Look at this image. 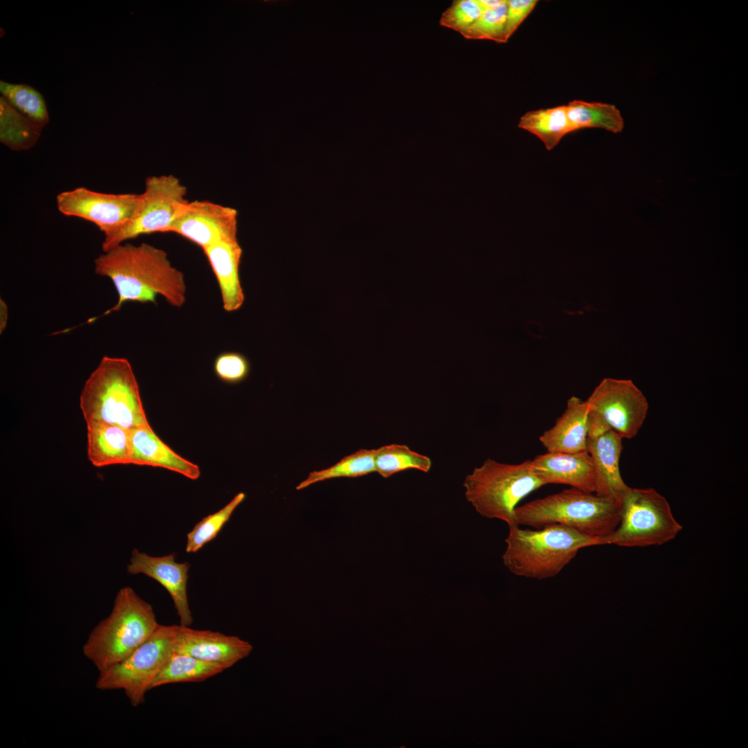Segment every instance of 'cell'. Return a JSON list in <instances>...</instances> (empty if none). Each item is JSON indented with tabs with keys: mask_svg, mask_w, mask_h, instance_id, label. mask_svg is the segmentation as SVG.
<instances>
[{
	"mask_svg": "<svg viewBox=\"0 0 748 748\" xmlns=\"http://www.w3.org/2000/svg\"><path fill=\"white\" fill-rule=\"evenodd\" d=\"M94 271L112 281L118 300L113 307L87 323L120 310L127 302L156 305L157 296L175 308H181L186 302L184 274L172 265L164 250L152 244L124 242L103 251L94 260Z\"/></svg>",
	"mask_w": 748,
	"mask_h": 748,
	"instance_id": "1",
	"label": "cell"
},
{
	"mask_svg": "<svg viewBox=\"0 0 748 748\" xmlns=\"http://www.w3.org/2000/svg\"><path fill=\"white\" fill-rule=\"evenodd\" d=\"M80 407L86 423L109 424L127 430L149 425L136 377L124 357L101 359L84 384Z\"/></svg>",
	"mask_w": 748,
	"mask_h": 748,
	"instance_id": "2",
	"label": "cell"
},
{
	"mask_svg": "<svg viewBox=\"0 0 748 748\" xmlns=\"http://www.w3.org/2000/svg\"><path fill=\"white\" fill-rule=\"evenodd\" d=\"M503 563L513 574L542 580L558 575L584 548L603 545L592 537L560 525L538 529L509 526Z\"/></svg>",
	"mask_w": 748,
	"mask_h": 748,
	"instance_id": "3",
	"label": "cell"
},
{
	"mask_svg": "<svg viewBox=\"0 0 748 748\" xmlns=\"http://www.w3.org/2000/svg\"><path fill=\"white\" fill-rule=\"evenodd\" d=\"M621 516V504L575 488L531 501L515 510L517 526L538 529L560 524L600 539L616 530Z\"/></svg>",
	"mask_w": 748,
	"mask_h": 748,
	"instance_id": "4",
	"label": "cell"
},
{
	"mask_svg": "<svg viewBox=\"0 0 748 748\" xmlns=\"http://www.w3.org/2000/svg\"><path fill=\"white\" fill-rule=\"evenodd\" d=\"M159 623L150 604L130 587L121 589L110 614L89 634L82 652L99 673L128 657Z\"/></svg>",
	"mask_w": 748,
	"mask_h": 748,
	"instance_id": "5",
	"label": "cell"
},
{
	"mask_svg": "<svg viewBox=\"0 0 748 748\" xmlns=\"http://www.w3.org/2000/svg\"><path fill=\"white\" fill-rule=\"evenodd\" d=\"M466 500L482 517L516 526L519 502L545 484L535 472L531 460L508 464L487 458L466 475L463 483Z\"/></svg>",
	"mask_w": 748,
	"mask_h": 748,
	"instance_id": "6",
	"label": "cell"
},
{
	"mask_svg": "<svg viewBox=\"0 0 748 748\" xmlns=\"http://www.w3.org/2000/svg\"><path fill=\"white\" fill-rule=\"evenodd\" d=\"M682 529L666 499L652 488H630L621 504L618 526L602 544L623 547L661 545Z\"/></svg>",
	"mask_w": 748,
	"mask_h": 748,
	"instance_id": "7",
	"label": "cell"
},
{
	"mask_svg": "<svg viewBox=\"0 0 748 748\" xmlns=\"http://www.w3.org/2000/svg\"><path fill=\"white\" fill-rule=\"evenodd\" d=\"M175 625L159 624L151 636L125 659L99 673L96 687L123 690L133 706L145 701L146 693L173 653Z\"/></svg>",
	"mask_w": 748,
	"mask_h": 748,
	"instance_id": "8",
	"label": "cell"
},
{
	"mask_svg": "<svg viewBox=\"0 0 748 748\" xmlns=\"http://www.w3.org/2000/svg\"><path fill=\"white\" fill-rule=\"evenodd\" d=\"M141 195L134 219L111 240L102 244L103 251L142 235L168 233L179 209L188 202L186 187L173 175L148 177Z\"/></svg>",
	"mask_w": 748,
	"mask_h": 748,
	"instance_id": "9",
	"label": "cell"
},
{
	"mask_svg": "<svg viewBox=\"0 0 748 748\" xmlns=\"http://www.w3.org/2000/svg\"><path fill=\"white\" fill-rule=\"evenodd\" d=\"M141 194L105 193L80 186L60 193L56 197L58 211L95 224L107 243L134 219L139 208Z\"/></svg>",
	"mask_w": 748,
	"mask_h": 748,
	"instance_id": "10",
	"label": "cell"
},
{
	"mask_svg": "<svg viewBox=\"0 0 748 748\" xmlns=\"http://www.w3.org/2000/svg\"><path fill=\"white\" fill-rule=\"evenodd\" d=\"M588 409L598 413L623 438H634L648 411L643 393L630 380L604 378L586 400Z\"/></svg>",
	"mask_w": 748,
	"mask_h": 748,
	"instance_id": "11",
	"label": "cell"
},
{
	"mask_svg": "<svg viewBox=\"0 0 748 748\" xmlns=\"http://www.w3.org/2000/svg\"><path fill=\"white\" fill-rule=\"evenodd\" d=\"M168 233L184 238L203 251L220 241L238 240V212L208 200L188 201L179 209Z\"/></svg>",
	"mask_w": 748,
	"mask_h": 748,
	"instance_id": "12",
	"label": "cell"
},
{
	"mask_svg": "<svg viewBox=\"0 0 748 748\" xmlns=\"http://www.w3.org/2000/svg\"><path fill=\"white\" fill-rule=\"evenodd\" d=\"M252 649L251 643L235 636L175 625L172 641L175 653L188 654L229 668L247 657Z\"/></svg>",
	"mask_w": 748,
	"mask_h": 748,
	"instance_id": "13",
	"label": "cell"
},
{
	"mask_svg": "<svg viewBox=\"0 0 748 748\" xmlns=\"http://www.w3.org/2000/svg\"><path fill=\"white\" fill-rule=\"evenodd\" d=\"M189 567L188 562H177L174 553L154 557L134 549L127 571L131 574H145L159 582L173 600L180 625L190 626L193 618L187 596Z\"/></svg>",
	"mask_w": 748,
	"mask_h": 748,
	"instance_id": "14",
	"label": "cell"
},
{
	"mask_svg": "<svg viewBox=\"0 0 748 748\" xmlns=\"http://www.w3.org/2000/svg\"><path fill=\"white\" fill-rule=\"evenodd\" d=\"M533 468L546 485L564 484L595 493L596 475L592 459L587 451L565 453L547 452L531 460Z\"/></svg>",
	"mask_w": 748,
	"mask_h": 748,
	"instance_id": "15",
	"label": "cell"
},
{
	"mask_svg": "<svg viewBox=\"0 0 748 748\" xmlns=\"http://www.w3.org/2000/svg\"><path fill=\"white\" fill-rule=\"evenodd\" d=\"M623 438L613 429L596 437L587 438V452L596 471L598 496L622 501L630 489L623 481L619 468Z\"/></svg>",
	"mask_w": 748,
	"mask_h": 748,
	"instance_id": "16",
	"label": "cell"
},
{
	"mask_svg": "<svg viewBox=\"0 0 748 748\" xmlns=\"http://www.w3.org/2000/svg\"><path fill=\"white\" fill-rule=\"evenodd\" d=\"M159 467L196 480L199 466L181 456L154 433L150 425L129 430V464Z\"/></svg>",
	"mask_w": 748,
	"mask_h": 748,
	"instance_id": "17",
	"label": "cell"
},
{
	"mask_svg": "<svg viewBox=\"0 0 748 748\" xmlns=\"http://www.w3.org/2000/svg\"><path fill=\"white\" fill-rule=\"evenodd\" d=\"M203 251L217 279L224 310L237 311L244 301L239 276L242 249L238 240L220 241Z\"/></svg>",
	"mask_w": 748,
	"mask_h": 748,
	"instance_id": "18",
	"label": "cell"
},
{
	"mask_svg": "<svg viewBox=\"0 0 748 748\" xmlns=\"http://www.w3.org/2000/svg\"><path fill=\"white\" fill-rule=\"evenodd\" d=\"M588 407L585 401L571 397L555 425L539 440L549 452L576 453L587 451Z\"/></svg>",
	"mask_w": 748,
	"mask_h": 748,
	"instance_id": "19",
	"label": "cell"
},
{
	"mask_svg": "<svg viewBox=\"0 0 748 748\" xmlns=\"http://www.w3.org/2000/svg\"><path fill=\"white\" fill-rule=\"evenodd\" d=\"M87 452L95 467L129 464V430L117 425L87 423Z\"/></svg>",
	"mask_w": 748,
	"mask_h": 748,
	"instance_id": "20",
	"label": "cell"
},
{
	"mask_svg": "<svg viewBox=\"0 0 748 748\" xmlns=\"http://www.w3.org/2000/svg\"><path fill=\"white\" fill-rule=\"evenodd\" d=\"M518 127L536 136L547 150H551L568 134L575 132L567 114L566 105L533 110L522 115Z\"/></svg>",
	"mask_w": 748,
	"mask_h": 748,
	"instance_id": "21",
	"label": "cell"
},
{
	"mask_svg": "<svg viewBox=\"0 0 748 748\" xmlns=\"http://www.w3.org/2000/svg\"><path fill=\"white\" fill-rule=\"evenodd\" d=\"M566 109L575 132L586 128H601L617 134L624 128L621 112L614 105L576 100L566 105Z\"/></svg>",
	"mask_w": 748,
	"mask_h": 748,
	"instance_id": "22",
	"label": "cell"
},
{
	"mask_svg": "<svg viewBox=\"0 0 748 748\" xmlns=\"http://www.w3.org/2000/svg\"><path fill=\"white\" fill-rule=\"evenodd\" d=\"M226 669L228 668L223 665L173 652L155 678L152 689L169 684L202 682Z\"/></svg>",
	"mask_w": 748,
	"mask_h": 748,
	"instance_id": "23",
	"label": "cell"
},
{
	"mask_svg": "<svg viewBox=\"0 0 748 748\" xmlns=\"http://www.w3.org/2000/svg\"><path fill=\"white\" fill-rule=\"evenodd\" d=\"M43 127L35 123L0 97V141L12 150L33 147Z\"/></svg>",
	"mask_w": 748,
	"mask_h": 748,
	"instance_id": "24",
	"label": "cell"
},
{
	"mask_svg": "<svg viewBox=\"0 0 748 748\" xmlns=\"http://www.w3.org/2000/svg\"><path fill=\"white\" fill-rule=\"evenodd\" d=\"M375 472L383 478L394 474L416 469L428 472L431 467L429 457L411 449L407 445L391 444L382 446L375 451Z\"/></svg>",
	"mask_w": 748,
	"mask_h": 748,
	"instance_id": "25",
	"label": "cell"
},
{
	"mask_svg": "<svg viewBox=\"0 0 748 748\" xmlns=\"http://www.w3.org/2000/svg\"><path fill=\"white\" fill-rule=\"evenodd\" d=\"M375 451L376 449H360L328 468L311 472L296 486V490L325 480L341 477L355 478L374 472Z\"/></svg>",
	"mask_w": 748,
	"mask_h": 748,
	"instance_id": "26",
	"label": "cell"
},
{
	"mask_svg": "<svg viewBox=\"0 0 748 748\" xmlns=\"http://www.w3.org/2000/svg\"><path fill=\"white\" fill-rule=\"evenodd\" d=\"M0 93L12 107L40 127L49 122L44 96L33 87L1 80Z\"/></svg>",
	"mask_w": 748,
	"mask_h": 748,
	"instance_id": "27",
	"label": "cell"
},
{
	"mask_svg": "<svg viewBox=\"0 0 748 748\" xmlns=\"http://www.w3.org/2000/svg\"><path fill=\"white\" fill-rule=\"evenodd\" d=\"M244 498L245 494L239 492L222 508L199 521L187 535L186 552L195 553L215 538Z\"/></svg>",
	"mask_w": 748,
	"mask_h": 748,
	"instance_id": "28",
	"label": "cell"
},
{
	"mask_svg": "<svg viewBox=\"0 0 748 748\" xmlns=\"http://www.w3.org/2000/svg\"><path fill=\"white\" fill-rule=\"evenodd\" d=\"M507 0L501 6L485 11L480 17L461 35L468 39H488L505 43V25Z\"/></svg>",
	"mask_w": 748,
	"mask_h": 748,
	"instance_id": "29",
	"label": "cell"
},
{
	"mask_svg": "<svg viewBox=\"0 0 748 748\" xmlns=\"http://www.w3.org/2000/svg\"><path fill=\"white\" fill-rule=\"evenodd\" d=\"M482 13L477 0H456L442 13L439 24L461 34L472 26Z\"/></svg>",
	"mask_w": 748,
	"mask_h": 748,
	"instance_id": "30",
	"label": "cell"
},
{
	"mask_svg": "<svg viewBox=\"0 0 748 748\" xmlns=\"http://www.w3.org/2000/svg\"><path fill=\"white\" fill-rule=\"evenodd\" d=\"M214 371L222 381L235 384L243 381L248 376L250 365L242 354L235 352L223 353L215 358Z\"/></svg>",
	"mask_w": 748,
	"mask_h": 748,
	"instance_id": "31",
	"label": "cell"
},
{
	"mask_svg": "<svg viewBox=\"0 0 748 748\" xmlns=\"http://www.w3.org/2000/svg\"><path fill=\"white\" fill-rule=\"evenodd\" d=\"M537 0H508L505 25V41L510 39L520 24L533 10Z\"/></svg>",
	"mask_w": 748,
	"mask_h": 748,
	"instance_id": "32",
	"label": "cell"
},
{
	"mask_svg": "<svg viewBox=\"0 0 748 748\" xmlns=\"http://www.w3.org/2000/svg\"><path fill=\"white\" fill-rule=\"evenodd\" d=\"M8 320V308L6 303L0 299V333L4 331Z\"/></svg>",
	"mask_w": 748,
	"mask_h": 748,
	"instance_id": "33",
	"label": "cell"
},
{
	"mask_svg": "<svg viewBox=\"0 0 748 748\" xmlns=\"http://www.w3.org/2000/svg\"><path fill=\"white\" fill-rule=\"evenodd\" d=\"M506 0H477V3L483 12L497 8L503 5Z\"/></svg>",
	"mask_w": 748,
	"mask_h": 748,
	"instance_id": "34",
	"label": "cell"
}]
</instances>
